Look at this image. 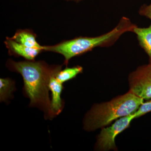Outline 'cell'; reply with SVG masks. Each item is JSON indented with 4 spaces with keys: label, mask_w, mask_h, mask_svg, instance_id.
Here are the masks:
<instances>
[{
    "label": "cell",
    "mask_w": 151,
    "mask_h": 151,
    "mask_svg": "<svg viewBox=\"0 0 151 151\" xmlns=\"http://www.w3.org/2000/svg\"><path fill=\"white\" fill-rule=\"evenodd\" d=\"M55 76L52 77L49 84L50 90L52 93V111L55 116L58 115L62 111L63 103L60 96L63 89L62 83L57 79Z\"/></svg>",
    "instance_id": "7"
},
{
    "label": "cell",
    "mask_w": 151,
    "mask_h": 151,
    "mask_svg": "<svg viewBox=\"0 0 151 151\" xmlns=\"http://www.w3.org/2000/svg\"><path fill=\"white\" fill-rule=\"evenodd\" d=\"M139 13L140 15L145 17L151 20V4L149 5H143L140 8Z\"/></svg>",
    "instance_id": "13"
},
{
    "label": "cell",
    "mask_w": 151,
    "mask_h": 151,
    "mask_svg": "<svg viewBox=\"0 0 151 151\" xmlns=\"http://www.w3.org/2000/svg\"><path fill=\"white\" fill-rule=\"evenodd\" d=\"M134 119L133 113L117 119L109 127L102 128L97 137L95 150L101 151H117L115 142L116 137L129 127L131 122Z\"/></svg>",
    "instance_id": "4"
},
{
    "label": "cell",
    "mask_w": 151,
    "mask_h": 151,
    "mask_svg": "<svg viewBox=\"0 0 151 151\" xmlns=\"http://www.w3.org/2000/svg\"><path fill=\"white\" fill-rule=\"evenodd\" d=\"M5 44L10 54L22 57L28 60H34L38 55L43 51L41 49L31 48L25 46L10 37L7 38Z\"/></svg>",
    "instance_id": "6"
},
{
    "label": "cell",
    "mask_w": 151,
    "mask_h": 151,
    "mask_svg": "<svg viewBox=\"0 0 151 151\" xmlns=\"http://www.w3.org/2000/svg\"><path fill=\"white\" fill-rule=\"evenodd\" d=\"M133 32L137 36L139 45L149 57V63L151 64V24L148 27H135Z\"/></svg>",
    "instance_id": "8"
},
{
    "label": "cell",
    "mask_w": 151,
    "mask_h": 151,
    "mask_svg": "<svg viewBox=\"0 0 151 151\" xmlns=\"http://www.w3.org/2000/svg\"><path fill=\"white\" fill-rule=\"evenodd\" d=\"M144 101L129 91L108 102L94 104L84 117V129L92 132L107 127L115 120L134 113Z\"/></svg>",
    "instance_id": "3"
},
{
    "label": "cell",
    "mask_w": 151,
    "mask_h": 151,
    "mask_svg": "<svg viewBox=\"0 0 151 151\" xmlns=\"http://www.w3.org/2000/svg\"><path fill=\"white\" fill-rule=\"evenodd\" d=\"M68 1H75L76 2H78L80 1H82V0H66Z\"/></svg>",
    "instance_id": "14"
},
{
    "label": "cell",
    "mask_w": 151,
    "mask_h": 151,
    "mask_svg": "<svg viewBox=\"0 0 151 151\" xmlns=\"http://www.w3.org/2000/svg\"><path fill=\"white\" fill-rule=\"evenodd\" d=\"M151 112V99L143 102L138 108L137 110L134 113V118H139L147 113Z\"/></svg>",
    "instance_id": "12"
},
{
    "label": "cell",
    "mask_w": 151,
    "mask_h": 151,
    "mask_svg": "<svg viewBox=\"0 0 151 151\" xmlns=\"http://www.w3.org/2000/svg\"><path fill=\"white\" fill-rule=\"evenodd\" d=\"M83 68L79 65L71 68H66L60 70L56 74L55 77L60 82L63 84L68 80L73 79L79 73L83 72Z\"/></svg>",
    "instance_id": "10"
},
{
    "label": "cell",
    "mask_w": 151,
    "mask_h": 151,
    "mask_svg": "<svg viewBox=\"0 0 151 151\" xmlns=\"http://www.w3.org/2000/svg\"><path fill=\"white\" fill-rule=\"evenodd\" d=\"M10 38L17 42L28 47L41 49L44 51V47L38 43L35 34L29 30H19L12 37Z\"/></svg>",
    "instance_id": "9"
},
{
    "label": "cell",
    "mask_w": 151,
    "mask_h": 151,
    "mask_svg": "<svg viewBox=\"0 0 151 151\" xmlns=\"http://www.w3.org/2000/svg\"><path fill=\"white\" fill-rule=\"evenodd\" d=\"M129 91L144 100L151 99V64L141 65L128 78Z\"/></svg>",
    "instance_id": "5"
},
{
    "label": "cell",
    "mask_w": 151,
    "mask_h": 151,
    "mask_svg": "<svg viewBox=\"0 0 151 151\" xmlns=\"http://www.w3.org/2000/svg\"><path fill=\"white\" fill-rule=\"evenodd\" d=\"M9 69L20 73L24 81L25 92L30 100V105L39 108L47 118H52L49 98L50 81L61 70V65H50L43 61L33 60L16 62L9 60Z\"/></svg>",
    "instance_id": "1"
},
{
    "label": "cell",
    "mask_w": 151,
    "mask_h": 151,
    "mask_svg": "<svg viewBox=\"0 0 151 151\" xmlns=\"http://www.w3.org/2000/svg\"><path fill=\"white\" fill-rule=\"evenodd\" d=\"M14 89L13 83L9 78L0 79V99L5 101L10 97Z\"/></svg>",
    "instance_id": "11"
},
{
    "label": "cell",
    "mask_w": 151,
    "mask_h": 151,
    "mask_svg": "<svg viewBox=\"0 0 151 151\" xmlns=\"http://www.w3.org/2000/svg\"><path fill=\"white\" fill-rule=\"evenodd\" d=\"M137 25L129 19L123 17L118 25L109 32L95 37H79L62 42L54 45L43 46L44 51L52 52L62 55L65 64L74 57L84 54L97 47H109L113 45L125 33L132 32Z\"/></svg>",
    "instance_id": "2"
}]
</instances>
